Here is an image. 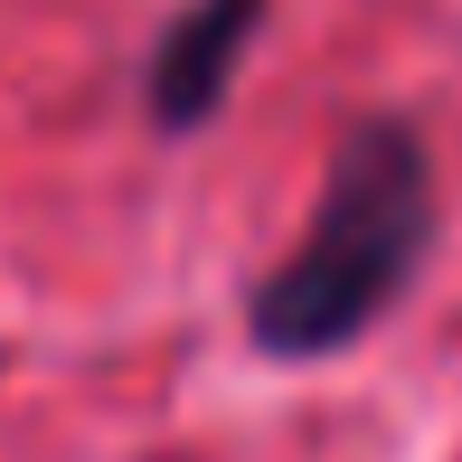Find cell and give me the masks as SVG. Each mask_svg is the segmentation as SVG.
Here are the masks:
<instances>
[{
    "mask_svg": "<svg viewBox=\"0 0 462 462\" xmlns=\"http://www.w3.org/2000/svg\"><path fill=\"white\" fill-rule=\"evenodd\" d=\"M434 236V171L406 123H359L321 180L302 245L255 283V349L274 359H330L406 292Z\"/></svg>",
    "mask_w": 462,
    "mask_h": 462,
    "instance_id": "1",
    "label": "cell"
},
{
    "mask_svg": "<svg viewBox=\"0 0 462 462\" xmlns=\"http://www.w3.org/2000/svg\"><path fill=\"white\" fill-rule=\"evenodd\" d=\"M255 19H264V0H189L171 19V38L152 48V114L171 123V133H199V123L226 104Z\"/></svg>",
    "mask_w": 462,
    "mask_h": 462,
    "instance_id": "2",
    "label": "cell"
}]
</instances>
